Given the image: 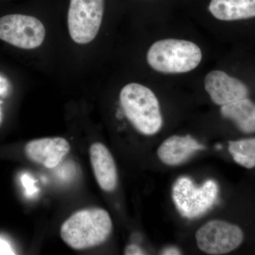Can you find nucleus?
<instances>
[{
	"label": "nucleus",
	"mask_w": 255,
	"mask_h": 255,
	"mask_svg": "<svg viewBox=\"0 0 255 255\" xmlns=\"http://www.w3.org/2000/svg\"><path fill=\"white\" fill-rule=\"evenodd\" d=\"M90 157L96 180L102 190L112 192L118 185V172L112 153L103 143L90 146Z\"/></svg>",
	"instance_id": "nucleus-10"
},
{
	"label": "nucleus",
	"mask_w": 255,
	"mask_h": 255,
	"mask_svg": "<svg viewBox=\"0 0 255 255\" xmlns=\"http://www.w3.org/2000/svg\"><path fill=\"white\" fill-rule=\"evenodd\" d=\"M221 113L225 118L233 120L241 131L255 132V105L248 99L222 106Z\"/></svg>",
	"instance_id": "nucleus-13"
},
{
	"label": "nucleus",
	"mask_w": 255,
	"mask_h": 255,
	"mask_svg": "<svg viewBox=\"0 0 255 255\" xmlns=\"http://www.w3.org/2000/svg\"><path fill=\"white\" fill-rule=\"evenodd\" d=\"M9 243L4 240L0 238V255H14Z\"/></svg>",
	"instance_id": "nucleus-17"
},
{
	"label": "nucleus",
	"mask_w": 255,
	"mask_h": 255,
	"mask_svg": "<svg viewBox=\"0 0 255 255\" xmlns=\"http://www.w3.org/2000/svg\"><path fill=\"white\" fill-rule=\"evenodd\" d=\"M228 150L238 164L248 169L255 167V138L230 141Z\"/></svg>",
	"instance_id": "nucleus-14"
},
{
	"label": "nucleus",
	"mask_w": 255,
	"mask_h": 255,
	"mask_svg": "<svg viewBox=\"0 0 255 255\" xmlns=\"http://www.w3.org/2000/svg\"><path fill=\"white\" fill-rule=\"evenodd\" d=\"M46 37V28L38 18L21 14L0 17V39L25 50L41 46Z\"/></svg>",
	"instance_id": "nucleus-6"
},
{
	"label": "nucleus",
	"mask_w": 255,
	"mask_h": 255,
	"mask_svg": "<svg viewBox=\"0 0 255 255\" xmlns=\"http://www.w3.org/2000/svg\"><path fill=\"white\" fill-rule=\"evenodd\" d=\"M162 255H181V252L177 249V248L174 247H170V248H166L162 251Z\"/></svg>",
	"instance_id": "nucleus-18"
},
{
	"label": "nucleus",
	"mask_w": 255,
	"mask_h": 255,
	"mask_svg": "<svg viewBox=\"0 0 255 255\" xmlns=\"http://www.w3.org/2000/svg\"><path fill=\"white\" fill-rule=\"evenodd\" d=\"M244 234L236 225L214 220L201 226L196 233V244L206 254L219 255L231 253L241 246Z\"/></svg>",
	"instance_id": "nucleus-7"
},
{
	"label": "nucleus",
	"mask_w": 255,
	"mask_h": 255,
	"mask_svg": "<svg viewBox=\"0 0 255 255\" xmlns=\"http://www.w3.org/2000/svg\"><path fill=\"white\" fill-rule=\"evenodd\" d=\"M211 14L221 21H236L255 16V0H211Z\"/></svg>",
	"instance_id": "nucleus-12"
},
{
	"label": "nucleus",
	"mask_w": 255,
	"mask_h": 255,
	"mask_svg": "<svg viewBox=\"0 0 255 255\" xmlns=\"http://www.w3.org/2000/svg\"><path fill=\"white\" fill-rule=\"evenodd\" d=\"M219 187L214 180H207L196 187L190 178L180 177L172 189L174 204L181 215L187 219L199 217L216 204Z\"/></svg>",
	"instance_id": "nucleus-4"
},
{
	"label": "nucleus",
	"mask_w": 255,
	"mask_h": 255,
	"mask_svg": "<svg viewBox=\"0 0 255 255\" xmlns=\"http://www.w3.org/2000/svg\"><path fill=\"white\" fill-rule=\"evenodd\" d=\"M11 85L9 80L4 75L0 74V97H5L9 95Z\"/></svg>",
	"instance_id": "nucleus-15"
},
{
	"label": "nucleus",
	"mask_w": 255,
	"mask_h": 255,
	"mask_svg": "<svg viewBox=\"0 0 255 255\" xmlns=\"http://www.w3.org/2000/svg\"><path fill=\"white\" fill-rule=\"evenodd\" d=\"M205 149L190 135H173L164 140L157 150V155L164 164L176 166L184 163L193 154Z\"/></svg>",
	"instance_id": "nucleus-11"
},
{
	"label": "nucleus",
	"mask_w": 255,
	"mask_h": 255,
	"mask_svg": "<svg viewBox=\"0 0 255 255\" xmlns=\"http://www.w3.org/2000/svg\"><path fill=\"white\" fill-rule=\"evenodd\" d=\"M202 59L201 48L186 40L169 39L156 41L149 48L147 61L159 73H185L199 66Z\"/></svg>",
	"instance_id": "nucleus-3"
},
{
	"label": "nucleus",
	"mask_w": 255,
	"mask_h": 255,
	"mask_svg": "<svg viewBox=\"0 0 255 255\" xmlns=\"http://www.w3.org/2000/svg\"><path fill=\"white\" fill-rule=\"evenodd\" d=\"M124 254L127 255H145V252L141 248L135 244L129 245L127 247Z\"/></svg>",
	"instance_id": "nucleus-16"
},
{
	"label": "nucleus",
	"mask_w": 255,
	"mask_h": 255,
	"mask_svg": "<svg viewBox=\"0 0 255 255\" xmlns=\"http://www.w3.org/2000/svg\"><path fill=\"white\" fill-rule=\"evenodd\" d=\"M204 86L211 100L221 107L246 98L248 95L244 83L221 70L210 72L204 80Z\"/></svg>",
	"instance_id": "nucleus-8"
},
{
	"label": "nucleus",
	"mask_w": 255,
	"mask_h": 255,
	"mask_svg": "<svg viewBox=\"0 0 255 255\" xmlns=\"http://www.w3.org/2000/svg\"><path fill=\"white\" fill-rule=\"evenodd\" d=\"M113 229L110 214L101 208H89L74 213L62 224L60 237L76 251L90 249L107 241Z\"/></svg>",
	"instance_id": "nucleus-1"
},
{
	"label": "nucleus",
	"mask_w": 255,
	"mask_h": 255,
	"mask_svg": "<svg viewBox=\"0 0 255 255\" xmlns=\"http://www.w3.org/2000/svg\"><path fill=\"white\" fill-rule=\"evenodd\" d=\"M70 151V143L62 137L35 139L26 143L24 148L28 159L47 169L58 167Z\"/></svg>",
	"instance_id": "nucleus-9"
},
{
	"label": "nucleus",
	"mask_w": 255,
	"mask_h": 255,
	"mask_svg": "<svg viewBox=\"0 0 255 255\" xmlns=\"http://www.w3.org/2000/svg\"><path fill=\"white\" fill-rule=\"evenodd\" d=\"M124 114L140 133L155 135L162 127V117L157 97L148 87L140 84H128L119 95Z\"/></svg>",
	"instance_id": "nucleus-2"
},
{
	"label": "nucleus",
	"mask_w": 255,
	"mask_h": 255,
	"mask_svg": "<svg viewBox=\"0 0 255 255\" xmlns=\"http://www.w3.org/2000/svg\"><path fill=\"white\" fill-rule=\"evenodd\" d=\"M105 0H70L68 26L72 40L78 44L93 41L100 31Z\"/></svg>",
	"instance_id": "nucleus-5"
}]
</instances>
